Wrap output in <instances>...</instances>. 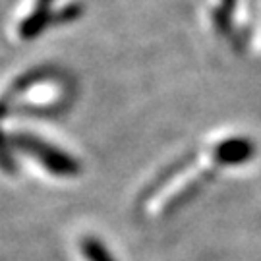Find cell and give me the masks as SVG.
I'll return each mask as SVG.
<instances>
[{"label": "cell", "instance_id": "6da1fadb", "mask_svg": "<svg viewBox=\"0 0 261 261\" xmlns=\"http://www.w3.org/2000/svg\"><path fill=\"white\" fill-rule=\"evenodd\" d=\"M12 145L29 157L37 159L39 165H43L48 172H53L56 176H75L80 172V163L70 153L58 149L37 136L16 134L12 136Z\"/></svg>", "mask_w": 261, "mask_h": 261}, {"label": "cell", "instance_id": "7a4b0ae2", "mask_svg": "<svg viewBox=\"0 0 261 261\" xmlns=\"http://www.w3.org/2000/svg\"><path fill=\"white\" fill-rule=\"evenodd\" d=\"M253 155V143L244 138H232L217 145L215 157L224 165H242Z\"/></svg>", "mask_w": 261, "mask_h": 261}, {"label": "cell", "instance_id": "3957f363", "mask_svg": "<svg viewBox=\"0 0 261 261\" xmlns=\"http://www.w3.org/2000/svg\"><path fill=\"white\" fill-rule=\"evenodd\" d=\"M80 248H82V253L87 261H116L112 257V253L103 246V242L93 238V236H85L80 242Z\"/></svg>", "mask_w": 261, "mask_h": 261}, {"label": "cell", "instance_id": "277c9868", "mask_svg": "<svg viewBox=\"0 0 261 261\" xmlns=\"http://www.w3.org/2000/svg\"><path fill=\"white\" fill-rule=\"evenodd\" d=\"M0 168L2 170H8V172L14 170V159L10 155L8 145H6V140H4L2 134H0Z\"/></svg>", "mask_w": 261, "mask_h": 261}]
</instances>
